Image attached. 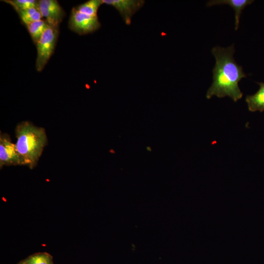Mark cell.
I'll return each mask as SVG.
<instances>
[{
  "label": "cell",
  "instance_id": "1",
  "mask_svg": "<svg viewBox=\"0 0 264 264\" xmlns=\"http://www.w3.org/2000/svg\"><path fill=\"white\" fill-rule=\"evenodd\" d=\"M212 53L216 59L213 69V83L206 93V98L215 95L219 98L228 96L234 102L240 99L243 93L238 83L246 74L242 67L236 62L233 54L234 45L223 48L216 46L212 49Z\"/></svg>",
  "mask_w": 264,
  "mask_h": 264
},
{
  "label": "cell",
  "instance_id": "2",
  "mask_svg": "<svg viewBox=\"0 0 264 264\" xmlns=\"http://www.w3.org/2000/svg\"><path fill=\"white\" fill-rule=\"evenodd\" d=\"M15 133L16 148L21 165L34 168L47 143L45 129L24 121L17 125Z\"/></svg>",
  "mask_w": 264,
  "mask_h": 264
},
{
  "label": "cell",
  "instance_id": "3",
  "mask_svg": "<svg viewBox=\"0 0 264 264\" xmlns=\"http://www.w3.org/2000/svg\"><path fill=\"white\" fill-rule=\"evenodd\" d=\"M59 26L49 25L36 43L37 71H42L54 52L59 36Z\"/></svg>",
  "mask_w": 264,
  "mask_h": 264
},
{
  "label": "cell",
  "instance_id": "4",
  "mask_svg": "<svg viewBox=\"0 0 264 264\" xmlns=\"http://www.w3.org/2000/svg\"><path fill=\"white\" fill-rule=\"evenodd\" d=\"M69 28L80 34L93 32L101 26L98 16H89L72 8L68 22Z\"/></svg>",
  "mask_w": 264,
  "mask_h": 264
},
{
  "label": "cell",
  "instance_id": "5",
  "mask_svg": "<svg viewBox=\"0 0 264 264\" xmlns=\"http://www.w3.org/2000/svg\"><path fill=\"white\" fill-rule=\"evenodd\" d=\"M22 165L21 160L10 135L6 133H0V168L4 166Z\"/></svg>",
  "mask_w": 264,
  "mask_h": 264
},
{
  "label": "cell",
  "instance_id": "6",
  "mask_svg": "<svg viewBox=\"0 0 264 264\" xmlns=\"http://www.w3.org/2000/svg\"><path fill=\"white\" fill-rule=\"evenodd\" d=\"M38 8L43 17L51 25L59 26L65 15L64 9L56 0H38Z\"/></svg>",
  "mask_w": 264,
  "mask_h": 264
},
{
  "label": "cell",
  "instance_id": "7",
  "mask_svg": "<svg viewBox=\"0 0 264 264\" xmlns=\"http://www.w3.org/2000/svg\"><path fill=\"white\" fill-rule=\"evenodd\" d=\"M103 3L114 7L127 25H130L132 16L143 5V0H102Z\"/></svg>",
  "mask_w": 264,
  "mask_h": 264
},
{
  "label": "cell",
  "instance_id": "8",
  "mask_svg": "<svg viewBox=\"0 0 264 264\" xmlns=\"http://www.w3.org/2000/svg\"><path fill=\"white\" fill-rule=\"evenodd\" d=\"M253 0H209L207 3L208 6L218 4H226L232 7L235 11V29H238L240 16L242 10L246 6L251 4Z\"/></svg>",
  "mask_w": 264,
  "mask_h": 264
},
{
  "label": "cell",
  "instance_id": "9",
  "mask_svg": "<svg viewBox=\"0 0 264 264\" xmlns=\"http://www.w3.org/2000/svg\"><path fill=\"white\" fill-rule=\"evenodd\" d=\"M260 88L253 95H247L245 101L250 111H264V83L258 82Z\"/></svg>",
  "mask_w": 264,
  "mask_h": 264
},
{
  "label": "cell",
  "instance_id": "10",
  "mask_svg": "<svg viewBox=\"0 0 264 264\" xmlns=\"http://www.w3.org/2000/svg\"><path fill=\"white\" fill-rule=\"evenodd\" d=\"M48 25V22L43 19L32 22L26 25L27 30L35 44L41 38Z\"/></svg>",
  "mask_w": 264,
  "mask_h": 264
},
{
  "label": "cell",
  "instance_id": "11",
  "mask_svg": "<svg viewBox=\"0 0 264 264\" xmlns=\"http://www.w3.org/2000/svg\"><path fill=\"white\" fill-rule=\"evenodd\" d=\"M17 264H54L53 257L49 253L38 252L21 260Z\"/></svg>",
  "mask_w": 264,
  "mask_h": 264
},
{
  "label": "cell",
  "instance_id": "12",
  "mask_svg": "<svg viewBox=\"0 0 264 264\" xmlns=\"http://www.w3.org/2000/svg\"><path fill=\"white\" fill-rule=\"evenodd\" d=\"M102 4V0H89L73 8L82 13L97 16L98 8Z\"/></svg>",
  "mask_w": 264,
  "mask_h": 264
},
{
  "label": "cell",
  "instance_id": "13",
  "mask_svg": "<svg viewBox=\"0 0 264 264\" xmlns=\"http://www.w3.org/2000/svg\"><path fill=\"white\" fill-rule=\"evenodd\" d=\"M21 21L25 25L43 18L38 7L29 8L17 12Z\"/></svg>",
  "mask_w": 264,
  "mask_h": 264
},
{
  "label": "cell",
  "instance_id": "14",
  "mask_svg": "<svg viewBox=\"0 0 264 264\" xmlns=\"http://www.w3.org/2000/svg\"><path fill=\"white\" fill-rule=\"evenodd\" d=\"M10 4L17 12L38 7V0H3Z\"/></svg>",
  "mask_w": 264,
  "mask_h": 264
},
{
  "label": "cell",
  "instance_id": "15",
  "mask_svg": "<svg viewBox=\"0 0 264 264\" xmlns=\"http://www.w3.org/2000/svg\"><path fill=\"white\" fill-rule=\"evenodd\" d=\"M150 148L149 147H148L147 148V149L149 150V151H151V149H150Z\"/></svg>",
  "mask_w": 264,
  "mask_h": 264
}]
</instances>
